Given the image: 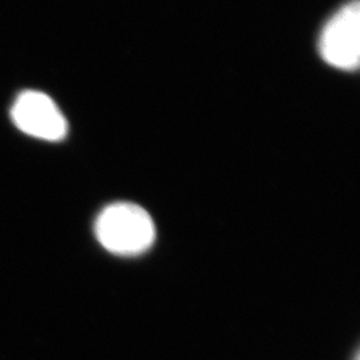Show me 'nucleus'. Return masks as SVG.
Instances as JSON below:
<instances>
[{
    "label": "nucleus",
    "mask_w": 360,
    "mask_h": 360,
    "mask_svg": "<svg viewBox=\"0 0 360 360\" xmlns=\"http://www.w3.org/2000/svg\"><path fill=\"white\" fill-rule=\"evenodd\" d=\"M95 236L112 255L139 257L154 245L156 229L147 210L135 203L116 202L98 215Z\"/></svg>",
    "instance_id": "nucleus-1"
},
{
    "label": "nucleus",
    "mask_w": 360,
    "mask_h": 360,
    "mask_svg": "<svg viewBox=\"0 0 360 360\" xmlns=\"http://www.w3.org/2000/svg\"><path fill=\"white\" fill-rule=\"evenodd\" d=\"M319 52L335 68L354 71L359 67V0L348 1L330 18L319 38Z\"/></svg>",
    "instance_id": "nucleus-2"
},
{
    "label": "nucleus",
    "mask_w": 360,
    "mask_h": 360,
    "mask_svg": "<svg viewBox=\"0 0 360 360\" xmlns=\"http://www.w3.org/2000/svg\"><path fill=\"white\" fill-rule=\"evenodd\" d=\"M13 123L27 135L58 142L65 139L68 124L51 98L39 91H26L18 96L11 110Z\"/></svg>",
    "instance_id": "nucleus-3"
},
{
    "label": "nucleus",
    "mask_w": 360,
    "mask_h": 360,
    "mask_svg": "<svg viewBox=\"0 0 360 360\" xmlns=\"http://www.w3.org/2000/svg\"><path fill=\"white\" fill-rule=\"evenodd\" d=\"M354 360H359V356H358V355H356V356H355V359Z\"/></svg>",
    "instance_id": "nucleus-4"
}]
</instances>
